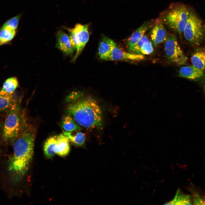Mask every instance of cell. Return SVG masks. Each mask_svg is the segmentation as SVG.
<instances>
[{"label": "cell", "instance_id": "obj_19", "mask_svg": "<svg viewBox=\"0 0 205 205\" xmlns=\"http://www.w3.org/2000/svg\"><path fill=\"white\" fill-rule=\"evenodd\" d=\"M63 133L67 138L69 142L75 145L82 146L85 142V135L82 132H79L73 135L71 132L64 131Z\"/></svg>", "mask_w": 205, "mask_h": 205}, {"label": "cell", "instance_id": "obj_1", "mask_svg": "<svg viewBox=\"0 0 205 205\" xmlns=\"http://www.w3.org/2000/svg\"><path fill=\"white\" fill-rule=\"evenodd\" d=\"M36 130L25 123L13 142V153L6 168L7 180L11 186L20 182L27 172L33 157Z\"/></svg>", "mask_w": 205, "mask_h": 205}, {"label": "cell", "instance_id": "obj_4", "mask_svg": "<svg viewBox=\"0 0 205 205\" xmlns=\"http://www.w3.org/2000/svg\"><path fill=\"white\" fill-rule=\"evenodd\" d=\"M187 13L188 9L184 5L173 3L161 14L160 20L181 36L186 23Z\"/></svg>", "mask_w": 205, "mask_h": 205}, {"label": "cell", "instance_id": "obj_16", "mask_svg": "<svg viewBox=\"0 0 205 205\" xmlns=\"http://www.w3.org/2000/svg\"><path fill=\"white\" fill-rule=\"evenodd\" d=\"M18 85V81L16 78H8L3 83L2 88L0 91V94L2 95L13 94Z\"/></svg>", "mask_w": 205, "mask_h": 205}, {"label": "cell", "instance_id": "obj_27", "mask_svg": "<svg viewBox=\"0 0 205 205\" xmlns=\"http://www.w3.org/2000/svg\"><path fill=\"white\" fill-rule=\"evenodd\" d=\"M204 89L205 91V84H204Z\"/></svg>", "mask_w": 205, "mask_h": 205}, {"label": "cell", "instance_id": "obj_10", "mask_svg": "<svg viewBox=\"0 0 205 205\" xmlns=\"http://www.w3.org/2000/svg\"><path fill=\"white\" fill-rule=\"evenodd\" d=\"M163 24L160 20L157 21L151 30V38L154 46L165 41L168 37L169 34Z\"/></svg>", "mask_w": 205, "mask_h": 205}, {"label": "cell", "instance_id": "obj_15", "mask_svg": "<svg viewBox=\"0 0 205 205\" xmlns=\"http://www.w3.org/2000/svg\"><path fill=\"white\" fill-rule=\"evenodd\" d=\"M191 61L193 66L205 71V51L200 50L195 52L192 56Z\"/></svg>", "mask_w": 205, "mask_h": 205}, {"label": "cell", "instance_id": "obj_2", "mask_svg": "<svg viewBox=\"0 0 205 205\" xmlns=\"http://www.w3.org/2000/svg\"><path fill=\"white\" fill-rule=\"evenodd\" d=\"M82 96L80 92H73L66 97L67 112L77 124L86 129L100 128L103 117L98 103L91 97Z\"/></svg>", "mask_w": 205, "mask_h": 205}, {"label": "cell", "instance_id": "obj_8", "mask_svg": "<svg viewBox=\"0 0 205 205\" xmlns=\"http://www.w3.org/2000/svg\"><path fill=\"white\" fill-rule=\"evenodd\" d=\"M165 50L167 59L171 62L182 65L186 62L187 58L181 49L176 36L173 34H169L165 41Z\"/></svg>", "mask_w": 205, "mask_h": 205}, {"label": "cell", "instance_id": "obj_11", "mask_svg": "<svg viewBox=\"0 0 205 205\" xmlns=\"http://www.w3.org/2000/svg\"><path fill=\"white\" fill-rule=\"evenodd\" d=\"M153 20L145 21L134 32L127 41L128 52L141 40L147 30L153 25Z\"/></svg>", "mask_w": 205, "mask_h": 205}, {"label": "cell", "instance_id": "obj_21", "mask_svg": "<svg viewBox=\"0 0 205 205\" xmlns=\"http://www.w3.org/2000/svg\"><path fill=\"white\" fill-rule=\"evenodd\" d=\"M15 30L3 26L0 30V38L3 44L11 40L15 36Z\"/></svg>", "mask_w": 205, "mask_h": 205}, {"label": "cell", "instance_id": "obj_3", "mask_svg": "<svg viewBox=\"0 0 205 205\" xmlns=\"http://www.w3.org/2000/svg\"><path fill=\"white\" fill-rule=\"evenodd\" d=\"M9 109L4 123L2 137L5 141L13 142L26 122L17 101Z\"/></svg>", "mask_w": 205, "mask_h": 205}, {"label": "cell", "instance_id": "obj_14", "mask_svg": "<svg viewBox=\"0 0 205 205\" xmlns=\"http://www.w3.org/2000/svg\"><path fill=\"white\" fill-rule=\"evenodd\" d=\"M113 41L106 36H103L99 44L98 54L101 58L108 60L112 49Z\"/></svg>", "mask_w": 205, "mask_h": 205}, {"label": "cell", "instance_id": "obj_23", "mask_svg": "<svg viewBox=\"0 0 205 205\" xmlns=\"http://www.w3.org/2000/svg\"><path fill=\"white\" fill-rule=\"evenodd\" d=\"M149 40L147 36L144 35L141 40L136 43L129 52L138 54L139 50L143 44L145 42Z\"/></svg>", "mask_w": 205, "mask_h": 205}, {"label": "cell", "instance_id": "obj_9", "mask_svg": "<svg viewBox=\"0 0 205 205\" xmlns=\"http://www.w3.org/2000/svg\"><path fill=\"white\" fill-rule=\"evenodd\" d=\"M144 55L124 51L118 47L114 42H112V49L108 60H119L139 61L144 60Z\"/></svg>", "mask_w": 205, "mask_h": 205}, {"label": "cell", "instance_id": "obj_5", "mask_svg": "<svg viewBox=\"0 0 205 205\" xmlns=\"http://www.w3.org/2000/svg\"><path fill=\"white\" fill-rule=\"evenodd\" d=\"M185 39L194 45H199L204 38V29L200 19L188 9L187 19L183 31Z\"/></svg>", "mask_w": 205, "mask_h": 205}, {"label": "cell", "instance_id": "obj_7", "mask_svg": "<svg viewBox=\"0 0 205 205\" xmlns=\"http://www.w3.org/2000/svg\"><path fill=\"white\" fill-rule=\"evenodd\" d=\"M88 26L78 24L73 28H65L69 32V37L73 48L76 51L72 62L76 60L89 40Z\"/></svg>", "mask_w": 205, "mask_h": 205}, {"label": "cell", "instance_id": "obj_25", "mask_svg": "<svg viewBox=\"0 0 205 205\" xmlns=\"http://www.w3.org/2000/svg\"><path fill=\"white\" fill-rule=\"evenodd\" d=\"M193 204H205V200L198 194H195L193 200Z\"/></svg>", "mask_w": 205, "mask_h": 205}, {"label": "cell", "instance_id": "obj_12", "mask_svg": "<svg viewBox=\"0 0 205 205\" xmlns=\"http://www.w3.org/2000/svg\"><path fill=\"white\" fill-rule=\"evenodd\" d=\"M56 46L67 55L71 56L74 50L69 36L61 30H58L56 34Z\"/></svg>", "mask_w": 205, "mask_h": 205}, {"label": "cell", "instance_id": "obj_20", "mask_svg": "<svg viewBox=\"0 0 205 205\" xmlns=\"http://www.w3.org/2000/svg\"><path fill=\"white\" fill-rule=\"evenodd\" d=\"M191 197L182 193L178 190L174 198L166 204L191 205Z\"/></svg>", "mask_w": 205, "mask_h": 205}, {"label": "cell", "instance_id": "obj_18", "mask_svg": "<svg viewBox=\"0 0 205 205\" xmlns=\"http://www.w3.org/2000/svg\"><path fill=\"white\" fill-rule=\"evenodd\" d=\"M16 101L14 93L4 95L0 94V112L9 109Z\"/></svg>", "mask_w": 205, "mask_h": 205}, {"label": "cell", "instance_id": "obj_6", "mask_svg": "<svg viewBox=\"0 0 205 205\" xmlns=\"http://www.w3.org/2000/svg\"><path fill=\"white\" fill-rule=\"evenodd\" d=\"M69 141L63 133L50 137L44 146V153L48 158L57 154L63 157L67 155L70 150Z\"/></svg>", "mask_w": 205, "mask_h": 205}, {"label": "cell", "instance_id": "obj_13", "mask_svg": "<svg viewBox=\"0 0 205 205\" xmlns=\"http://www.w3.org/2000/svg\"><path fill=\"white\" fill-rule=\"evenodd\" d=\"M204 75V71L192 65L182 67L179 71L178 76L180 77L196 80L203 77Z\"/></svg>", "mask_w": 205, "mask_h": 205}, {"label": "cell", "instance_id": "obj_22", "mask_svg": "<svg viewBox=\"0 0 205 205\" xmlns=\"http://www.w3.org/2000/svg\"><path fill=\"white\" fill-rule=\"evenodd\" d=\"M153 50L151 42L149 40L145 42L140 49L138 54L149 55L152 53Z\"/></svg>", "mask_w": 205, "mask_h": 205}, {"label": "cell", "instance_id": "obj_24", "mask_svg": "<svg viewBox=\"0 0 205 205\" xmlns=\"http://www.w3.org/2000/svg\"><path fill=\"white\" fill-rule=\"evenodd\" d=\"M20 15H19L8 20L3 25L15 30L17 28Z\"/></svg>", "mask_w": 205, "mask_h": 205}, {"label": "cell", "instance_id": "obj_17", "mask_svg": "<svg viewBox=\"0 0 205 205\" xmlns=\"http://www.w3.org/2000/svg\"><path fill=\"white\" fill-rule=\"evenodd\" d=\"M62 125L63 128L67 132H72L81 129L79 125L69 114L64 117L62 121Z\"/></svg>", "mask_w": 205, "mask_h": 205}, {"label": "cell", "instance_id": "obj_26", "mask_svg": "<svg viewBox=\"0 0 205 205\" xmlns=\"http://www.w3.org/2000/svg\"><path fill=\"white\" fill-rule=\"evenodd\" d=\"M3 44V43L2 42H1V39H0V46L1 45H2V44Z\"/></svg>", "mask_w": 205, "mask_h": 205}]
</instances>
